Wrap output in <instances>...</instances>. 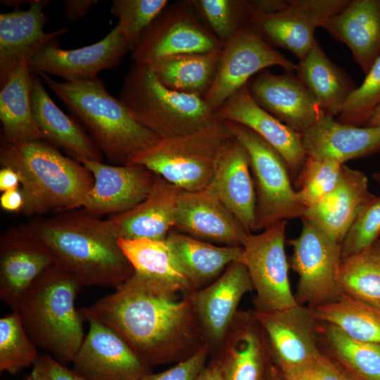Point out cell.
<instances>
[{
	"label": "cell",
	"instance_id": "obj_51",
	"mask_svg": "<svg viewBox=\"0 0 380 380\" xmlns=\"http://www.w3.org/2000/svg\"><path fill=\"white\" fill-rule=\"evenodd\" d=\"M196 380H224L222 365L217 357H213L199 373Z\"/></svg>",
	"mask_w": 380,
	"mask_h": 380
},
{
	"label": "cell",
	"instance_id": "obj_27",
	"mask_svg": "<svg viewBox=\"0 0 380 380\" xmlns=\"http://www.w3.org/2000/svg\"><path fill=\"white\" fill-rule=\"evenodd\" d=\"M308 156L333 159L342 164L380 151V127H355L324 114L302 134Z\"/></svg>",
	"mask_w": 380,
	"mask_h": 380
},
{
	"label": "cell",
	"instance_id": "obj_36",
	"mask_svg": "<svg viewBox=\"0 0 380 380\" xmlns=\"http://www.w3.org/2000/svg\"><path fill=\"white\" fill-rule=\"evenodd\" d=\"M117 242L134 272L177 286L189 293L194 291L176 263L165 240L118 238Z\"/></svg>",
	"mask_w": 380,
	"mask_h": 380
},
{
	"label": "cell",
	"instance_id": "obj_40",
	"mask_svg": "<svg viewBox=\"0 0 380 380\" xmlns=\"http://www.w3.org/2000/svg\"><path fill=\"white\" fill-rule=\"evenodd\" d=\"M16 310L0 319V371L15 374L39 357Z\"/></svg>",
	"mask_w": 380,
	"mask_h": 380
},
{
	"label": "cell",
	"instance_id": "obj_14",
	"mask_svg": "<svg viewBox=\"0 0 380 380\" xmlns=\"http://www.w3.org/2000/svg\"><path fill=\"white\" fill-rule=\"evenodd\" d=\"M348 0H287L281 11L254 15L252 23L272 46L290 51L299 61L312 49L315 31L341 12Z\"/></svg>",
	"mask_w": 380,
	"mask_h": 380
},
{
	"label": "cell",
	"instance_id": "obj_13",
	"mask_svg": "<svg viewBox=\"0 0 380 380\" xmlns=\"http://www.w3.org/2000/svg\"><path fill=\"white\" fill-rule=\"evenodd\" d=\"M78 310L89 329L72 361L73 370L88 380H141L152 372L116 331L82 308Z\"/></svg>",
	"mask_w": 380,
	"mask_h": 380
},
{
	"label": "cell",
	"instance_id": "obj_9",
	"mask_svg": "<svg viewBox=\"0 0 380 380\" xmlns=\"http://www.w3.org/2000/svg\"><path fill=\"white\" fill-rule=\"evenodd\" d=\"M286 220L275 222L243 240L241 262L253 288L254 310L270 312L298 305L289 279V262L285 251Z\"/></svg>",
	"mask_w": 380,
	"mask_h": 380
},
{
	"label": "cell",
	"instance_id": "obj_21",
	"mask_svg": "<svg viewBox=\"0 0 380 380\" xmlns=\"http://www.w3.org/2000/svg\"><path fill=\"white\" fill-rule=\"evenodd\" d=\"M215 356L220 361L224 380H266L274 362L267 335L253 310L238 311Z\"/></svg>",
	"mask_w": 380,
	"mask_h": 380
},
{
	"label": "cell",
	"instance_id": "obj_7",
	"mask_svg": "<svg viewBox=\"0 0 380 380\" xmlns=\"http://www.w3.org/2000/svg\"><path fill=\"white\" fill-rule=\"evenodd\" d=\"M232 137L224 122L217 120L192 132L160 139L130 165H144L183 191L202 190L210 184Z\"/></svg>",
	"mask_w": 380,
	"mask_h": 380
},
{
	"label": "cell",
	"instance_id": "obj_26",
	"mask_svg": "<svg viewBox=\"0 0 380 380\" xmlns=\"http://www.w3.org/2000/svg\"><path fill=\"white\" fill-rule=\"evenodd\" d=\"M182 191L154 173L151 188L142 201L107 220L118 239L165 241L175 227L177 202Z\"/></svg>",
	"mask_w": 380,
	"mask_h": 380
},
{
	"label": "cell",
	"instance_id": "obj_57",
	"mask_svg": "<svg viewBox=\"0 0 380 380\" xmlns=\"http://www.w3.org/2000/svg\"><path fill=\"white\" fill-rule=\"evenodd\" d=\"M23 380H36L31 374Z\"/></svg>",
	"mask_w": 380,
	"mask_h": 380
},
{
	"label": "cell",
	"instance_id": "obj_32",
	"mask_svg": "<svg viewBox=\"0 0 380 380\" xmlns=\"http://www.w3.org/2000/svg\"><path fill=\"white\" fill-rule=\"evenodd\" d=\"M297 77L315 98L327 115H338L350 94L357 87L350 77L336 65L316 41L296 65Z\"/></svg>",
	"mask_w": 380,
	"mask_h": 380
},
{
	"label": "cell",
	"instance_id": "obj_23",
	"mask_svg": "<svg viewBox=\"0 0 380 380\" xmlns=\"http://www.w3.org/2000/svg\"><path fill=\"white\" fill-rule=\"evenodd\" d=\"M51 2L33 0L27 10L18 8L0 14V87L22 63H29L42 46L68 31L67 27H63L44 32L47 21L44 11Z\"/></svg>",
	"mask_w": 380,
	"mask_h": 380
},
{
	"label": "cell",
	"instance_id": "obj_4",
	"mask_svg": "<svg viewBox=\"0 0 380 380\" xmlns=\"http://www.w3.org/2000/svg\"><path fill=\"white\" fill-rule=\"evenodd\" d=\"M89 132L112 164L127 165L160 139L110 95L99 78L59 82L37 73Z\"/></svg>",
	"mask_w": 380,
	"mask_h": 380
},
{
	"label": "cell",
	"instance_id": "obj_29",
	"mask_svg": "<svg viewBox=\"0 0 380 380\" xmlns=\"http://www.w3.org/2000/svg\"><path fill=\"white\" fill-rule=\"evenodd\" d=\"M30 99L33 116L44 141L64 149L80 163L83 160L102 161L103 154L90 136L57 106L42 78L34 72L32 73Z\"/></svg>",
	"mask_w": 380,
	"mask_h": 380
},
{
	"label": "cell",
	"instance_id": "obj_33",
	"mask_svg": "<svg viewBox=\"0 0 380 380\" xmlns=\"http://www.w3.org/2000/svg\"><path fill=\"white\" fill-rule=\"evenodd\" d=\"M32 71L22 63L1 87L0 120L4 139L9 143L43 140L33 116L30 91Z\"/></svg>",
	"mask_w": 380,
	"mask_h": 380
},
{
	"label": "cell",
	"instance_id": "obj_42",
	"mask_svg": "<svg viewBox=\"0 0 380 380\" xmlns=\"http://www.w3.org/2000/svg\"><path fill=\"white\" fill-rule=\"evenodd\" d=\"M169 5L167 0H114L112 13L118 18V26L132 51L141 38L163 11Z\"/></svg>",
	"mask_w": 380,
	"mask_h": 380
},
{
	"label": "cell",
	"instance_id": "obj_45",
	"mask_svg": "<svg viewBox=\"0 0 380 380\" xmlns=\"http://www.w3.org/2000/svg\"><path fill=\"white\" fill-rule=\"evenodd\" d=\"M281 372L284 380H341L342 376V368L324 353L310 362Z\"/></svg>",
	"mask_w": 380,
	"mask_h": 380
},
{
	"label": "cell",
	"instance_id": "obj_28",
	"mask_svg": "<svg viewBox=\"0 0 380 380\" xmlns=\"http://www.w3.org/2000/svg\"><path fill=\"white\" fill-rule=\"evenodd\" d=\"M375 197L369 190L366 175L343 165L336 187L318 203L306 208L302 217L341 243L357 213Z\"/></svg>",
	"mask_w": 380,
	"mask_h": 380
},
{
	"label": "cell",
	"instance_id": "obj_55",
	"mask_svg": "<svg viewBox=\"0 0 380 380\" xmlns=\"http://www.w3.org/2000/svg\"><path fill=\"white\" fill-rule=\"evenodd\" d=\"M342 368V367H341ZM341 380H362L342 368Z\"/></svg>",
	"mask_w": 380,
	"mask_h": 380
},
{
	"label": "cell",
	"instance_id": "obj_31",
	"mask_svg": "<svg viewBox=\"0 0 380 380\" xmlns=\"http://www.w3.org/2000/svg\"><path fill=\"white\" fill-rule=\"evenodd\" d=\"M165 241L194 291L208 286L231 264L242 260V246H216L174 229Z\"/></svg>",
	"mask_w": 380,
	"mask_h": 380
},
{
	"label": "cell",
	"instance_id": "obj_3",
	"mask_svg": "<svg viewBox=\"0 0 380 380\" xmlns=\"http://www.w3.org/2000/svg\"><path fill=\"white\" fill-rule=\"evenodd\" d=\"M0 164L18 175L20 212L27 216L82 208L94 183L87 167L44 140L9 143L1 137Z\"/></svg>",
	"mask_w": 380,
	"mask_h": 380
},
{
	"label": "cell",
	"instance_id": "obj_47",
	"mask_svg": "<svg viewBox=\"0 0 380 380\" xmlns=\"http://www.w3.org/2000/svg\"><path fill=\"white\" fill-rule=\"evenodd\" d=\"M31 375L36 380H88L49 354L39 356Z\"/></svg>",
	"mask_w": 380,
	"mask_h": 380
},
{
	"label": "cell",
	"instance_id": "obj_2",
	"mask_svg": "<svg viewBox=\"0 0 380 380\" xmlns=\"http://www.w3.org/2000/svg\"><path fill=\"white\" fill-rule=\"evenodd\" d=\"M29 225L51 253L55 265L82 287L116 289L134 273L108 220L70 210Z\"/></svg>",
	"mask_w": 380,
	"mask_h": 380
},
{
	"label": "cell",
	"instance_id": "obj_11",
	"mask_svg": "<svg viewBox=\"0 0 380 380\" xmlns=\"http://www.w3.org/2000/svg\"><path fill=\"white\" fill-rule=\"evenodd\" d=\"M224 44L213 34L188 1L168 5L145 32L131 58L150 64L184 53L221 51Z\"/></svg>",
	"mask_w": 380,
	"mask_h": 380
},
{
	"label": "cell",
	"instance_id": "obj_50",
	"mask_svg": "<svg viewBox=\"0 0 380 380\" xmlns=\"http://www.w3.org/2000/svg\"><path fill=\"white\" fill-rule=\"evenodd\" d=\"M0 205L8 212H20L23 206V197L20 189L2 192L0 196Z\"/></svg>",
	"mask_w": 380,
	"mask_h": 380
},
{
	"label": "cell",
	"instance_id": "obj_25",
	"mask_svg": "<svg viewBox=\"0 0 380 380\" xmlns=\"http://www.w3.org/2000/svg\"><path fill=\"white\" fill-rule=\"evenodd\" d=\"M248 234L255 230V191L246 148L233 137L224 146L207 186Z\"/></svg>",
	"mask_w": 380,
	"mask_h": 380
},
{
	"label": "cell",
	"instance_id": "obj_52",
	"mask_svg": "<svg viewBox=\"0 0 380 380\" xmlns=\"http://www.w3.org/2000/svg\"><path fill=\"white\" fill-rule=\"evenodd\" d=\"M20 181L18 175L10 167H2L0 170V191L4 192L19 189Z\"/></svg>",
	"mask_w": 380,
	"mask_h": 380
},
{
	"label": "cell",
	"instance_id": "obj_22",
	"mask_svg": "<svg viewBox=\"0 0 380 380\" xmlns=\"http://www.w3.org/2000/svg\"><path fill=\"white\" fill-rule=\"evenodd\" d=\"M215 115L220 120L241 124L258 134L280 153L292 179H296L308 157L301 134L259 106L246 85L228 99Z\"/></svg>",
	"mask_w": 380,
	"mask_h": 380
},
{
	"label": "cell",
	"instance_id": "obj_18",
	"mask_svg": "<svg viewBox=\"0 0 380 380\" xmlns=\"http://www.w3.org/2000/svg\"><path fill=\"white\" fill-rule=\"evenodd\" d=\"M252 291L245 265L236 262L213 283L191 294L205 343L209 346L212 357L220 350L243 296Z\"/></svg>",
	"mask_w": 380,
	"mask_h": 380
},
{
	"label": "cell",
	"instance_id": "obj_16",
	"mask_svg": "<svg viewBox=\"0 0 380 380\" xmlns=\"http://www.w3.org/2000/svg\"><path fill=\"white\" fill-rule=\"evenodd\" d=\"M55 42L42 46L29 61V68L32 72L56 75L66 82L96 78L100 72L116 67L129 51L118 24L89 46L63 49Z\"/></svg>",
	"mask_w": 380,
	"mask_h": 380
},
{
	"label": "cell",
	"instance_id": "obj_39",
	"mask_svg": "<svg viewBox=\"0 0 380 380\" xmlns=\"http://www.w3.org/2000/svg\"><path fill=\"white\" fill-rule=\"evenodd\" d=\"M198 16L224 45L245 26L253 13L245 0H188Z\"/></svg>",
	"mask_w": 380,
	"mask_h": 380
},
{
	"label": "cell",
	"instance_id": "obj_20",
	"mask_svg": "<svg viewBox=\"0 0 380 380\" xmlns=\"http://www.w3.org/2000/svg\"><path fill=\"white\" fill-rule=\"evenodd\" d=\"M257 104L294 131L302 134L324 113L308 87L292 71L280 75L267 69L246 84Z\"/></svg>",
	"mask_w": 380,
	"mask_h": 380
},
{
	"label": "cell",
	"instance_id": "obj_35",
	"mask_svg": "<svg viewBox=\"0 0 380 380\" xmlns=\"http://www.w3.org/2000/svg\"><path fill=\"white\" fill-rule=\"evenodd\" d=\"M321 348L339 366L362 380H380V343L353 339L333 324L319 322Z\"/></svg>",
	"mask_w": 380,
	"mask_h": 380
},
{
	"label": "cell",
	"instance_id": "obj_46",
	"mask_svg": "<svg viewBox=\"0 0 380 380\" xmlns=\"http://www.w3.org/2000/svg\"><path fill=\"white\" fill-rule=\"evenodd\" d=\"M209 355V346L205 344L196 353L172 367L160 373L151 372L141 380H196L206 365Z\"/></svg>",
	"mask_w": 380,
	"mask_h": 380
},
{
	"label": "cell",
	"instance_id": "obj_34",
	"mask_svg": "<svg viewBox=\"0 0 380 380\" xmlns=\"http://www.w3.org/2000/svg\"><path fill=\"white\" fill-rule=\"evenodd\" d=\"M221 51L174 55L147 65L167 88L203 98L215 80Z\"/></svg>",
	"mask_w": 380,
	"mask_h": 380
},
{
	"label": "cell",
	"instance_id": "obj_10",
	"mask_svg": "<svg viewBox=\"0 0 380 380\" xmlns=\"http://www.w3.org/2000/svg\"><path fill=\"white\" fill-rule=\"evenodd\" d=\"M299 236L289 241V265L298 274L295 298L310 308L333 302L343 293L338 282L341 244L311 221L302 217Z\"/></svg>",
	"mask_w": 380,
	"mask_h": 380
},
{
	"label": "cell",
	"instance_id": "obj_37",
	"mask_svg": "<svg viewBox=\"0 0 380 380\" xmlns=\"http://www.w3.org/2000/svg\"><path fill=\"white\" fill-rule=\"evenodd\" d=\"M313 309L319 322L336 326L353 339L380 343V308L343 293Z\"/></svg>",
	"mask_w": 380,
	"mask_h": 380
},
{
	"label": "cell",
	"instance_id": "obj_53",
	"mask_svg": "<svg viewBox=\"0 0 380 380\" xmlns=\"http://www.w3.org/2000/svg\"><path fill=\"white\" fill-rule=\"evenodd\" d=\"M266 380H284V379L281 370L274 364Z\"/></svg>",
	"mask_w": 380,
	"mask_h": 380
},
{
	"label": "cell",
	"instance_id": "obj_5",
	"mask_svg": "<svg viewBox=\"0 0 380 380\" xmlns=\"http://www.w3.org/2000/svg\"><path fill=\"white\" fill-rule=\"evenodd\" d=\"M81 287L54 265L33 282L14 310L33 343L63 364L72 362L85 337L84 319L75 306Z\"/></svg>",
	"mask_w": 380,
	"mask_h": 380
},
{
	"label": "cell",
	"instance_id": "obj_48",
	"mask_svg": "<svg viewBox=\"0 0 380 380\" xmlns=\"http://www.w3.org/2000/svg\"><path fill=\"white\" fill-rule=\"evenodd\" d=\"M98 3L97 0H65L63 1L65 17L70 21L77 20Z\"/></svg>",
	"mask_w": 380,
	"mask_h": 380
},
{
	"label": "cell",
	"instance_id": "obj_41",
	"mask_svg": "<svg viewBox=\"0 0 380 380\" xmlns=\"http://www.w3.org/2000/svg\"><path fill=\"white\" fill-rule=\"evenodd\" d=\"M343 165L333 159L308 156L295 180L296 190L305 208L318 203L336 187Z\"/></svg>",
	"mask_w": 380,
	"mask_h": 380
},
{
	"label": "cell",
	"instance_id": "obj_15",
	"mask_svg": "<svg viewBox=\"0 0 380 380\" xmlns=\"http://www.w3.org/2000/svg\"><path fill=\"white\" fill-rule=\"evenodd\" d=\"M270 346L274 364L285 371L310 362L322 351L314 309L297 305L270 312H256Z\"/></svg>",
	"mask_w": 380,
	"mask_h": 380
},
{
	"label": "cell",
	"instance_id": "obj_38",
	"mask_svg": "<svg viewBox=\"0 0 380 380\" xmlns=\"http://www.w3.org/2000/svg\"><path fill=\"white\" fill-rule=\"evenodd\" d=\"M338 282L343 293L380 308V239L362 252L342 258Z\"/></svg>",
	"mask_w": 380,
	"mask_h": 380
},
{
	"label": "cell",
	"instance_id": "obj_8",
	"mask_svg": "<svg viewBox=\"0 0 380 380\" xmlns=\"http://www.w3.org/2000/svg\"><path fill=\"white\" fill-rule=\"evenodd\" d=\"M224 122L249 157L255 191L256 232L279 221L301 218L306 208L293 187L290 171L280 153L248 127Z\"/></svg>",
	"mask_w": 380,
	"mask_h": 380
},
{
	"label": "cell",
	"instance_id": "obj_49",
	"mask_svg": "<svg viewBox=\"0 0 380 380\" xmlns=\"http://www.w3.org/2000/svg\"><path fill=\"white\" fill-rule=\"evenodd\" d=\"M254 15H267L281 11L287 0H250L248 1Z\"/></svg>",
	"mask_w": 380,
	"mask_h": 380
},
{
	"label": "cell",
	"instance_id": "obj_43",
	"mask_svg": "<svg viewBox=\"0 0 380 380\" xmlns=\"http://www.w3.org/2000/svg\"><path fill=\"white\" fill-rule=\"evenodd\" d=\"M359 87L348 96L337 121L355 127H365L380 104V56L376 60Z\"/></svg>",
	"mask_w": 380,
	"mask_h": 380
},
{
	"label": "cell",
	"instance_id": "obj_6",
	"mask_svg": "<svg viewBox=\"0 0 380 380\" xmlns=\"http://www.w3.org/2000/svg\"><path fill=\"white\" fill-rule=\"evenodd\" d=\"M118 99L160 139L192 132L218 120L203 97L167 88L144 63H133Z\"/></svg>",
	"mask_w": 380,
	"mask_h": 380
},
{
	"label": "cell",
	"instance_id": "obj_17",
	"mask_svg": "<svg viewBox=\"0 0 380 380\" xmlns=\"http://www.w3.org/2000/svg\"><path fill=\"white\" fill-rule=\"evenodd\" d=\"M51 253L27 224L6 229L0 238V298L14 310L33 282L54 265Z\"/></svg>",
	"mask_w": 380,
	"mask_h": 380
},
{
	"label": "cell",
	"instance_id": "obj_19",
	"mask_svg": "<svg viewBox=\"0 0 380 380\" xmlns=\"http://www.w3.org/2000/svg\"><path fill=\"white\" fill-rule=\"evenodd\" d=\"M80 163L94 179L81 210L91 215L127 211L146 197L153 184L154 173L141 165H108L89 160Z\"/></svg>",
	"mask_w": 380,
	"mask_h": 380
},
{
	"label": "cell",
	"instance_id": "obj_12",
	"mask_svg": "<svg viewBox=\"0 0 380 380\" xmlns=\"http://www.w3.org/2000/svg\"><path fill=\"white\" fill-rule=\"evenodd\" d=\"M271 66H280L285 71L296 70V65L270 45L251 23L224 45L215 80L203 99L215 112L253 76Z\"/></svg>",
	"mask_w": 380,
	"mask_h": 380
},
{
	"label": "cell",
	"instance_id": "obj_54",
	"mask_svg": "<svg viewBox=\"0 0 380 380\" xmlns=\"http://www.w3.org/2000/svg\"><path fill=\"white\" fill-rule=\"evenodd\" d=\"M366 126L380 127V104L374 111L369 121Z\"/></svg>",
	"mask_w": 380,
	"mask_h": 380
},
{
	"label": "cell",
	"instance_id": "obj_1",
	"mask_svg": "<svg viewBox=\"0 0 380 380\" xmlns=\"http://www.w3.org/2000/svg\"><path fill=\"white\" fill-rule=\"evenodd\" d=\"M82 309L116 331L148 367L182 361L205 344L191 294L136 272Z\"/></svg>",
	"mask_w": 380,
	"mask_h": 380
},
{
	"label": "cell",
	"instance_id": "obj_30",
	"mask_svg": "<svg viewBox=\"0 0 380 380\" xmlns=\"http://www.w3.org/2000/svg\"><path fill=\"white\" fill-rule=\"evenodd\" d=\"M346 44L367 74L380 56V0H353L322 26Z\"/></svg>",
	"mask_w": 380,
	"mask_h": 380
},
{
	"label": "cell",
	"instance_id": "obj_44",
	"mask_svg": "<svg viewBox=\"0 0 380 380\" xmlns=\"http://www.w3.org/2000/svg\"><path fill=\"white\" fill-rule=\"evenodd\" d=\"M379 236L380 196H376L360 210L346 232L341 243L342 258L369 248Z\"/></svg>",
	"mask_w": 380,
	"mask_h": 380
},
{
	"label": "cell",
	"instance_id": "obj_56",
	"mask_svg": "<svg viewBox=\"0 0 380 380\" xmlns=\"http://www.w3.org/2000/svg\"><path fill=\"white\" fill-rule=\"evenodd\" d=\"M372 178L376 183L380 185V169L372 175Z\"/></svg>",
	"mask_w": 380,
	"mask_h": 380
},
{
	"label": "cell",
	"instance_id": "obj_24",
	"mask_svg": "<svg viewBox=\"0 0 380 380\" xmlns=\"http://www.w3.org/2000/svg\"><path fill=\"white\" fill-rule=\"evenodd\" d=\"M174 228L194 238L224 246H241L248 234L208 187L180 193Z\"/></svg>",
	"mask_w": 380,
	"mask_h": 380
}]
</instances>
